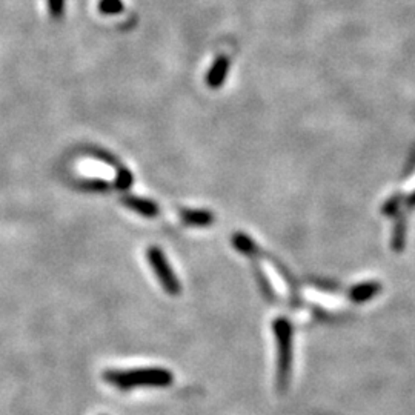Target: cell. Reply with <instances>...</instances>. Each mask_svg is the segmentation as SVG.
<instances>
[{
  "mask_svg": "<svg viewBox=\"0 0 415 415\" xmlns=\"http://www.w3.org/2000/svg\"><path fill=\"white\" fill-rule=\"evenodd\" d=\"M407 203H409V205H411V206H415V193H414V194L411 195V197H409V199H407Z\"/></svg>",
  "mask_w": 415,
  "mask_h": 415,
  "instance_id": "7c38bea8",
  "label": "cell"
},
{
  "mask_svg": "<svg viewBox=\"0 0 415 415\" xmlns=\"http://www.w3.org/2000/svg\"><path fill=\"white\" fill-rule=\"evenodd\" d=\"M51 3V10H53L54 14H59L60 6H62V0H49Z\"/></svg>",
  "mask_w": 415,
  "mask_h": 415,
  "instance_id": "8fae6325",
  "label": "cell"
},
{
  "mask_svg": "<svg viewBox=\"0 0 415 415\" xmlns=\"http://www.w3.org/2000/svg\"><path fill=\"white\" fill-rule=\"evenodd\" d=\"M232 242H234V246L237 250L242 251L243 254H252L256 251V245H254L252 240L247 236L237 234L234 238H232Z\"/></svg>",
  "mask_w": 415,
  "mask_h": 415,
  "instance_id": "52a82bcc",
  "label": "cell"
},
{
  "mask_svg": "<svg viewBox=\"0 0 415 415\" xmlns=\"http://www.w3.org/2000/svg\"><path fill=\"white\" fill-rule=\"evenodd\" d=\"M80 188L86 189V191L99 193V191H106V189L109 188V184L105 180H85V181H82Z\"/></svg>",
  "mask_w": 415,
  "mask_h": 415,
  "instance_id": "ba28073f",
  "label": "cell"
},
{
  "mask_svg": "<svg viewBox=\"0 0 415 415\" xmlns=\"http://www.w3.org/2000/svg\"><path fill=\"white\" fill-rule=\"evenodd\" d=\"M180 217L184 223L191 225V227H208L214 220V215L209 211L202 209H184L180 213Z\"/></svg>",
  "mask_w": 415,
  "mask_h": 415,
  "instance_id": "5b68a950",
  "label": "cell"
},
{
  "mask_svg": "<svg viewBox=\"0 0 415 415\" xmlns=\"http://www.w3.org/2000/svg\"><path fill=\"white\" fill-rule=\"evenodd\" d=\"M277 340V382L280 389H286L293 366V326L286 318H277L274 322Z\"/></svg>",
  "mask_w": 415,
  "mask_h": 415,
  "instance_id": "7a4b0ae2",
  "label": "cell"
},
{
  "mask_svg": "<svg viewBox=\"0 0 415 415\" xmlns=\"http://www.w3.org/2000/svg\"><path fill=\"white\" fill-rule=\"evenodd\" d=\"M405 238H406V228H405L403 223H400L398 227L396 228L394 240H392V247H394L396 251H402L403 245H405Z\"/></svg>",
  "mask_w": 415,
  "mask_h": 415,
  "instance_id": "9c48e42d",
  "label": "cell"
},
{
  "mask_svg": "<svg viewBox=\"0 0 415 415\" xmlns=\"http://www.w3.org/2000/svg\"><path fill=\"white\" fill-rule=\"evenodd\" d=\"M380 285L375 282H371V283H363V285L355 286L351 291V300L355 303H363V302H368L369 298H373L378 291H380Z\"/></svg>",
  "mask_w": 415,
  "mask_h": 415,
  "instance_id": "8992f818",
  "label": "cell"
},
{
  "mask_svg": "<svg viewBox=\"0 0 415 415\" xmlns=\"http://www.w3.org/2000/svg\"><path fill=\"white\" fill-rule=\"evenodd\" d=\"M125 205L133 209L134 213L140 214L143 217H156L158 214V206L152 200L142 199V197H134V195H128V197H123L122 200Z\"/></svg>",
  "mask_w": 415,
  "mask_h": 415,
  "instance_id": "277c9868",
  "label": "cell"
},
{
  "mask_svg": "<svg viewBox=\"0 0 415 415\" xmlns=\"http://www.w3.org/2000/svg\"><path fill=\"white\" fill-rule=\"evenodd\" d=\"M133 184V176L128 171H119L117 172V179H115V185H117V188L120 189H127L129 188V185Z\"/></svg>",
  "mask_w": 415,
  "mask_h": 415,
  "instance_id": "30bf717a",
  "label": "cell"
},
{
  "mask_svg": "<svg viewBox=\"0 0 415 415\" xmlns=\"http://www.w3.org/2000/svg\"><path fill=\"white\" fill-rule=\"evenodd\" d=\"M104 378L115 388L128 391L133 388H166L172 384L174 375L163 368H140L129 371H106Z\"/></svg>",
  "mask_w": 415,
  "mask_h": 415,
  "instance_id": "6da1fadb",
  "label": "cell"
},
{
  "mask_svg": "<svg viewBox=\"0 0 415 415\" xmlns=\"http://www.w3.org/2000/svg\"><path fill=\"white\" fill-rule=\"evenodd\" d=\"M147 257H148L149 265L152 266V269H154V274L157 275L160 285L163 286L166 293L171 295L179 294L180 293L179 279L171 269L163 251L157 246H151L147 251Z\"/></svg>",
  "mask_w": 415,
  "mask_h": 415,
  "instance_id": "3957f363",
  "label": "cell"
}]
</instances>
